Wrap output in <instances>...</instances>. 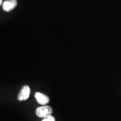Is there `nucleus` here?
<instances>
[{"label":"nucleus","instance_id":"obj_1","mask_svg":"<svg viewBox=\"0 0 121 121\" xmlns=\"http://www.w3.org/2000/svg\"><path fill=\"white\" fill-rule=\"evenodd\" d=\"M53 112L52 108L49 106L44 105L43 107H39L36 110V114L38 117L45 118L48 116H51Z\"/></svg>","mask_w":121,"mask_h":121},{"label":"nucleus","instance_id":"obj_2","mask_svg":"<svg viewBox=\"0 0 121 121\" xmlns=\"http://www.w3.org/2000/svg\"><path fill=\"white\" fill-rule=\"evenodd\" d=\"M30 94V89L28 86L25 85L22 87L18 95L17 99L20 101L26 100L29 97Z\"/></svg>","mask_w":121,"mask_h":121},{"label":"nucleus","instance_id":"obj_3","mask_svg":"<svg viewBox=\"0 0 121 121\" xmlns=\"http://www.w3.org/2000/svg\"><path fill=\"white\" fill-rule=\"evenodd\" d=\"M17 4L16 0H6L3 2L2 9L4 11L10 12L16 7Z\"/></svg>","mask_w":121,"mask_h":121},{"label":"nucleus","instance_id":"obj_4","mask_svg":"<svg viewBox=\"0 0 121 121\" xmlns=\"http://www.w3.org/2000/svg\"><path fill=\"white\" fill-rule=\"evenodd\" d=\"M35 97L37 99V102L41 105H45L49 102V99L47 95L39 92H37L35 94Z\"/></svg>","mask_w":121,"mask_h":121},{"label":"nucleus","instance_id":"obj_5","mask_svg":"<svg viewBox=\"0 0 121 121\" xmlns=\"http://www.w3.org/2000/svg\"><path fill=\"white\" fill-rule=\"evenodd\" d=\"M42 121H55V118H54L53 116H52V115H51V116H49L47 118H44Z\"/></svg>","mask_w":121,"mask_h":121},{"label":"nucleus","instance_id":"obj_6","mask_svg":"<svg viewBox=\"0 0 121 121\" xmlns=\"http://www.w3.org/2000/svg\"><path fill=\"white\" fill-rule=\"evenodd\" d=\"M2 4V0H0V6Z\"/></svg>","mask_w":121,"mask_h":121}]
</instances>
